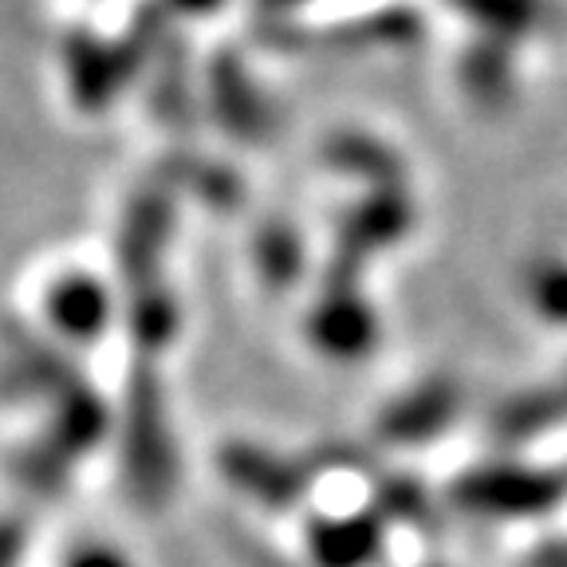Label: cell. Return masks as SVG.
<instances>
[{"instance_id":"cell-7","label":"cell","mask_w":567,"mask_h":567,"mask_svg":"<svg viewBox=\"0 0 567 567\" xmlns=\"http://www.w3.org/2000/svg\"><path fill=\"white\" fill-rule=\"evenodd\" d=\"M48 316L71 339H95L111 319V296L91 276H63L48 292Z\"/></svg>"},{"instance_id":"cell-5","label":"cell","mask_w":567,"mask_h":567,"mask_svg":"<svg viewBox=\"0 0 567 567\" xmlns=\"http://www.w3.org/2000/svg\"><path fill=\"white\" fill-rule=\"evenodd\" d=\"M63 52H68V80L75 99H80V106L99 111V106H106L115 99L118 83L126 80V68L115 48H106L99 40H91V35L75 32Z\"/></svg>"},{"instance_id":"cell-10","label":"cell","mask_w":567,"mask_h":567,"mask_svg":"<svg viewBox=\"0 0 567 567\" xmlns=\"http://www.w3.org/2000/svg\"><path fill=\"white\" fill-rule=\"evenodd\" d=\"M134 336H138L142 347H162L169 339V331H174L177 316H174V303H169V296L162 292L158 284H151V288H138L134 292Z\"/></svg>"},{"instance_id":"cell-2","label":"cell","mask_w":567,"mask_h":567,"mask_svg":"<svg viewBox=\"0 0 567 567\" xmlns=\"http://www.w3.org/2000/svg\"><path fill=\"white\" fill-rule=\"evenodd\" d=\"M564 485L544 477L540 470H485L457 485L461 508L488 516H540L559 501Z\"/></svg>"},{"instance_id":"cell-11","label":"cell","mask_w":567,"mask_h":567,"mask_svg":"<svg viewBox=\"0 0 567 567\" xmlns=\"http://www.w3.org/2000/svg\"><path fill=\"white\" fill-rule=\"evenodd\" d=\"M17 470H20V481H24L28 488H35V493H55V488L68 481L71 461L63 457L60 450H52L48 442H40L20 457Z\"/></svg>"},{"instance_id":"cell-8","label":"cell","mask_w":567,"mask_h":567,"mask_svg":"<svg viewBox=\"0 0 567 567\" xmlns=\"http://www.w3.org/2000/svg\"><path fill=\"white\" fill-rule=\"evenodd\" d=\"M379 524L367 516L323 520L311 528V559L316 567H363L379 551Z\"/></svg>"},{"instance_id":"cell-12","label":"cell","mask_w":567,"mask_h":567,"mask_svg":"<svg viewBox=\"0 0 567 567\" xmlns=\"http://www.w3.org/2000/svg\"><path fill=\"white\" fill-rule=\"evenodd\" d=\"M260 265H265L268 280H292L296 265H300V248H296L292 233L288 229H268L265 237H260Z\"/></svg>"},{"instance_id":"cell-6","label":"cell","mask_w":567,"mask_h":567,"mask_svg":"<svg viewBox=\"0 0 567 567\" xmlns=\"http://www.w3.org/2000/svg\"><path fill=\"white\" fill-rule=\"evenodd\" d=\"M52 402H55V414L44 434V442L52 445V450H60L68 461H75L80 453H87L91 445H99V437L106 434V410L83 382H75V386H68L63 394H55Z\"/></svg>"},{"instance_id":"cell-15","label":"cell","mask_w":567,"mask_h":567,"mask_svg":"<svg viewBox=\"0 0 567 567\" xmlns=\"http://www.w3.org/2000/svg\"><path fill=\"white\" fill-rule=\"evenodd\" d=\"M174 4H182V9H194V12H205V9H213L217 0H174Z\"/></svg>"},{"instance_id":"cell-1","label":"cell","mask_w":567,"mask_h":567,"mask_svg":"<svg viewBox=\"0 0 567 567\" xmlns=\"http://www.w3.org/2000/svg\"><path fill=\"white\" fill-rule=\"evenodd\" d=\"M123 470L134 501L142 508H162L174 493L177 453L166 422L162 382L146 363L134 367L126 386V425H123Z\"/></svg>"},{"instance_id":"cell-4","label":"cell","mask_w":567,"mask_h":567,"mask_svg":"<svg viewBox=\"0 0 567 567\" xmlns=\"http://www.w3.org/2000/svg\"><path fill=\"white\" fill-rule=\"evenodd\" d=\"M217 465L240 493L260 501L265 508H292L303 493V470H296L292 461L276 457V453L260 450V445H221Z\"/></svg>"},{"instance_id":"cell-9","label":"cell","mask_w":567,"mask_h":567,"mask_svg":"<svg viewBox=\"0 0 567 567\" xmlns=\"http://www.w3.org/2000/svg\"><path fill=\"white\" fill-rule=\"evenodd\" d=\"M213 103L229 123V131L240 134V138H257L265 131V106H260L257 91L248 87L245 71L233 55H221L213 68Z\"/></svg>"},{"instance_id":"cell-13","label":"cell","mask_w":567,"mask_h":567,"mask_svg":"<svg viewBox=\"0 0 567 567\" xmlns=\"http://www.w3.org/2000/svg\"><path fill=\"white\" fill-rule=\"evenodd\" d=\"M68 567H131V564L118 551L103 548V544H87V548H80L68 559Z\"/></svg>"},{"instance_id":"cell-14","label":"cell","mask_w":567,"mask_h":567,"mask_svg":"<svg viewBox=\"0 0 567 567\" xmlns=\"http://www.w3.org/2000/svg\"><path fill=\"white\" fill-rule=\"evenodd\" d=\"M20 548H24V528L4 520L0 524V567H17Z\"/></svg>"},{"instance_id":"cell-3","label":"cell","mask_w":567,"mask_h":567,"mask_svg":"<svg viewBox=\"0 0 567 567\" xmlns=\"http://www.w3.org/2000/svg\"><path fill=\"white\" fill-rule=\"evenodd\" d=\"M169 225H174V209H169V197L162 189H142L126 209L123 237H118V268L134 292L158 284L154 276H158Z\"/></svg>"}]
</instances>
